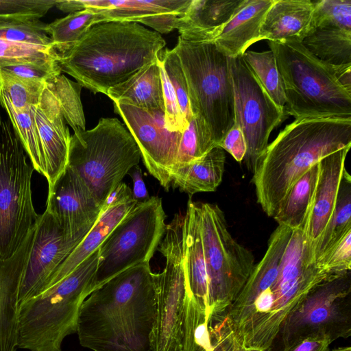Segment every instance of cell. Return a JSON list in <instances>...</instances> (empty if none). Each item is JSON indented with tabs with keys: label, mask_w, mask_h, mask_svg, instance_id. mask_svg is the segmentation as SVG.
Segmentation results:
<instances>
[{
	"label": "cell",
	"mask_w": 351,
	"mask_h": 351,
	"mask_svg": "<svg viewBox=\"0 0 351 351\" xmlns=\"http://www.w3.org/2000/svg\"><path fill=\"white\" fill-rule=\"evenodd\" d=\"M155 315L154 273L132 266L93 291L80 309V345L92 351H149Z\"/></svg>",
	"instance_id": "cell-1"
},
{
	"label": "cell",
	"mask_w": 351,
	"mask_h": 351,
	"mask_svg": "<svg viewBox=\"0 0 351 351\" xmlns=\"http://www.w3.org/2000/svg\"><path fill=\"white\" fill-rule=\"evenodd\" d=\"M166 42L161 34L134 22L93 25L68 51L58 54L62 71L94 94L125 82L156 61Z\"/></svg>",
	"instance_id": "cell-2"
},
{
	"label": "cell",
	"mask_w": 351,
	"mask_h": 351,
	"mask_svg": "<svg viewBox=\"0 0 351 351\" xmlns=\"http://www.w3.org/2000/svg\"><path fill=\"white\" fill-rule=\"evenodd\" d=\"M351 146V118L297 119L270 143L253 173L257 202L274 217L295 182L324 157Z\"/></svg>",
	"instance_id": "cell-3"
},
{
	"label": "cell",
	"mask_w": 351,
	"mask_h": 351,
	"mask_svg": "<svg viewBox=\"0 0 351 351\" xmlns=\"http://www.w3.org/2000/svg\"><path fill=\"white\" fill-rule=\"evenodd\" d=\"M97 249L70 274L42 288L18 306L17 347L30 351H61L77 331L80 309L96 289Z\"/></svg>",
	"instance_id": "cell-4"
},
{
	"label": "cell",
	"mask_w": 351,
	"mask_h": 351,
	"mask_svg": "<svg viewBox=\"0 0 351 351\" xmlns=\"http://www.w3.org/2000/svg\"><path fill=\"white\" fill-rule=\"evenodd\" d=\"M281 75L287 112L297 119L351 118V91L328 64L302 43L269 41Z\"/></svg>",
	"instance_id": "cell-5"
},
{
	"label": "cell",
	"mask_w": 351,
	"mask_h": 351,
	"mask_svg": "<svg viewBox=\"0 0 351 351\" xmlns=\"http://www.w3.org/2000/svg\"><path fill=\"white\" fill-rule=\"evenodd\" d=\"M173 49L186 81L191 112L206 123L218 146L235 122L228 57L213 41L191 42L180 36Z\"/></svg>",
	"instance_id": "cell-6"
},
{
	"label": "cell",
	"mask_w": 351,
	"mask_h": 351,
	"mask_svg": "<svg viewBox=\"0 0 351 351\" xmlns=\"http://www.w3.org/2000/svg\"><path fill=\"white\" fill-rule=\"evenodd\" d=\"M141 159L140 149L127 128L117 118H101L93 129L71 135L67 165L103 206Z\"/></svg>",
	"instance_id": "cell-7"
},
{
	"label": "cell",
	"mask_w": 351,
	"mask_h": 351,
	"mask_svg": "<svg viewBox=\"0 0 351 351\" xmlns=\"http://www.w3.org/2000/svg\"><path fill=\"white\" fill-rule=\"evenodd\" d=\"M34 169L9 119L0 112V259L12 257L40 219L32 201Z\"/></svg>",
	"instance_id": "cell-8"
},
{
	"label": "cell",
	"mask_w": 351,
	"mask_h": 351,
	"mask_svg": "<svg viewBox=\"0 0 351 351\" xmlns=\"http://www.w3.org/2000/svg\"><path fill=\"white\" fill-rule=\"evenodd\" d=\"M197 206L211 323L223 318L240 293L255 266L254 256L232 236L219 206L199 202Z\"/></svg>",
	"instance_id": "cell-9"
},
{
	"label": "cell",
	"mask_w": 351,
	"mask_h": 351,
	"mask_svg": "<svg viewBox=\"0 0 351 351\" xmlns=\"http://www.w3.org/2000/svg\"><path fill=\"white\" fill-rule=\"evenodd\" d=\"M82 86L63 74L46 82L38 103L32 106L45 164L48 189L68 165L71 134L86 130L81 101Z\"/></svg>",
	"instance_id": "cell-10"
},
{
	"label": "cell",
	"mask_w": 351,
	"mask_h": 351,
	"mask_svg": "<svg viewBox=\"0 0 351 351\" xmlns=\"http://www.w3.org/2000/svg\"><path fill=\"white\" fill-rule=\"evenodd\" d=\"M184 215L167 225L158 250L165 258L162 272L154 273L155 315L149 351H182V326L188 291L184 263Z\"/></svg>",
	"instance_id": "cell-11"
},
{
	"label": "cell",
	"mask_w": 351,
	"mask_h": 351,
	"mask_svg": "<svg viewBox=\"0 0 351 351\" xmlns=\"http://www.w3.org/2000/svg\"><path fill=\"white\" fill-rule=\"evenodd\" d=\"M161 198L138 202L99 247L96 289L121 271L149 263L167 228Z\"/></svg>",
	"instance_id": "cell-12"
},
{
	"label": "cell",
	"mask_w": 351,
	"mask_h": 351,
	"mask_svg": "<svg viewBox=\"0 0 351 351\" xmlns=\"http://www.w3.org/2000/svg\"><path fill=\"white\" fill-rule=\"evenodd\" d=\"M351 336V274L330 276L317 286L282 325L271 351L309 337L332 343Z\"/></svg>",
	"instance_id": "cell-13"
},
{
	"label": "cell",
	"mask_w": 351,
	"mask_h": 351,
	"mask_svg": "<svg viewBox=\"0 0 351 351\" xmlns=\"http://www.w3.org/2000/svg\"><path fill=\"white\" fill-rule=\"evenodd\" d=\"M234 90L235 123L243 134L247 169L254 173L265 153L272 130L282 121L285 108L268 95L242 56L228 58Z\"/></svg>",
	"instance_id": "cell-14"
},
{
	"label": "cell",
	"mask_w": 351,
	"mask_h": 351,
	"mask_svg": "<svg viewBox=\"0 0 351 351\" xmlns=\"http://www.w3.org/2000/svg\"><path fill=\"white\" fill-rule=\"evenodd\" d=\"M113 104L115 113L134 138L144 165L169 191L182 132L169 130L164 110H149L119 102Z\"/></svg>",
	"instance_id": "cell-15"
},
{
	"label": "cell",
	"mask_w": 351,
	"mask_h": 351,
	"mask_svg": "<svg viewBox=\"0 0 351 351\" xmlns=\"http://www.w3.org/2000/svg\"><path fill=\"white\" fill-rule=\"evenodd\" d=\"M102 207L80 176L68 165L48 189L46 210L66 240L76 246L95 224Z\"/></svg>",
	"instance_id": "cell-16"
},
{
	"label": "cell",
	"mask_w": 351,
	"mask_h": 351,
	"mask_svg": "<svg viewBox=\"0 0 351 351\" xmlns=\"http://www.w3.org/2000/svg\"><path fill=\"white\" fill-rule=\"evenodd\" d=\"M52 215L45 209L37 223L34 241L23 271L19 305L35 295L75 249Z\"/></svg>",
	"instance_id": "cell-17"
},
{
	"label": "cell",
	"mask_w": 351,
	"mask_h": 351,
	"mask_svg": "<svg viewBox=\"0 0 351 351\" xmlns=\"http://www.w3.org/2000/svg\"><path fill=\"white\" fill-rule=\"evenodd\" d=\"M137 203L131 189L121 182L106 200L102 213L92 229L49 277L41 289L64 278L99 249L111 231Z\"/></svg>",
	"instance_id": "cell-18"
},
{
	"label": "cell",
	"mask_w": 351,
	"mask_h": 351,
	"mask_svg": "<svg viewBox=\"0 0 351 351\" xmlns=\"http://www.w3.org/2000/svg\"><path fill=\"white\" fill-rule=\"evenodd\" d=\"M350 148L341 149L317 163L318 173L313 200L304 228L306 239L313 254L333 213Z\"/></svg>",
	"instance_id": "cell-19"
},
{
	"label": "cell",
	"mask_w": 351,
	"mask_h": 351,
	"mask_svg": "<svg viewBox=\"0 0 351 351\" xmlns=\"http://www.w3.org/2000/svg\"><path fill=\"white\" fill-rule=\"evenodd\" d=\"M36 228L10 258L0 259V351H16L18 297Z\"/></svg>",
	"instance_id": "cell-20"
},
{
	"label": "cell",
	"mask_w": 351,
	"mask_h": 351,
	"mask_svg": "<svg viewBox=\"0 0 351 351\" xmlns=\"http://www.w3.org/2000/svg\"><path fill=\"white\" fill-rule=\"evenodd\" d=\"M191 0H56L55 6L64 12L90 8L108 21L139 23L146 17L160 14L182 15ZM140 24V23H139Z\"/></svg>",
	"instance_id": "cell-21"
},
{
	"label": "cell",
	"mask_w": 351,
	"mask_h": 351,
	"mask_svg": "<svg viewBox=\"0 0 351 351\" xmlns=\"http://www.w3.org/2000/svg\"><path fill=\"white\" fill-rule=\"evenodd\" d=\"M292 230L287 226L278 225L272 232L263 258L255 265L240 293L225 312L223 318L226 321L236 317L258 294L271 287L278 276L279 266Z\"/></svg>",
	"instance_id": "cell-22"
},
{
	"label": "cell",
	"mask_w": 351,
	"mask_h": 351,
	"mask_svg": "<svg viewBox=\"0 0 351 351\" xmlns=\"http://www.w3.org/2000/svg\"><path fill=\"white\" fill-rule=\"evenodd\" d=\"M311 0H274L260 29V40L302 43L313 30Z\"/></svg>",
	"instance_id": "cell-23"
},
{
	"label": "cell",
	"mask_w": 351,
	"mask_h": 351,
	"mask_svg": "<svg viewBox=\"0 0 351 351\" xmlns=\"http://www.w3.org/2000/svg\"><path fill=\"white\" fill-rule=\"evenodd\" d=\"M274 0H243L232 18L214 39L216 47L228 58L243 56L260 40V29Z\"/></svg>",
	"instance_id": "cell-24"
},
{
	"label": "cell",
	"mask_w": 351,
	"mask_h": 351,
	"mask_svg": "<svg viewBox=\"0 0 351 351\" xmlns=\"http://www.w3.org/2000/svg\"><path fill=\"white\" fill-rule=\"evenodd\" d=\"M243 0H191L180 16L176 29L191 42L213 41L232 18Z\"/></svg>",
	"instance_id": "cell-25"
},
{
	"label": "cell",
	"mask_w": 351,
	"mask_h": 351,
	"mask_svg": "<svg viewBox=\"0 0 351 351\" xmlns=\"http://www.w3.org/2000/svg\"><path fill=\"white\" fill-rule=\"evenodd\" d=\"M184 263L188 291L209 315L208 281L199 210L197 202L191 200L188 202L184 219Z\"/></svg>",
	"instance_id": "cell-26"
},
{
	"label": "cell",
	"mask_w": 351,
	"mask_h": 351,
	"mask_svg": "<svg viewBox=\"0 0 351 351\" xmlns=\"http://www.w3.org/2000/svg\"><path fill=\"white\" fill-rule=\"evenodd\" d=\"M113 102L149 110H164L165 102L160 71L157 60L138 71L125 82L108 90Z\"/></svg>",
	"instance_id": "cell-27"
},
{
	"label": "cell",
	"mask_w": 351,
	"mask_h": 351,
	"mask_svg": "<svg viewBox=\"0 0 351 351\" xmlns=\"http://www.w3.org/2000/svg\"><path fill=\"white\" fill-rule=\"evenodd\" d=\"M225 163L223 149L215 147L203 157L178 169L172 177L171 187L190 195L214 191L222 182Z\"/></svg>",
	"instance_id": "cell-28"
},
{
	"label": "cell",
	"mask_w": 351,
	"mask_h": 351,
	"mask_svg": "<svg viewBox=\"0 0 351 351\" xmlns=\"http://www.w3.org/2000/svg\"><path fill=\"white\" fill-rule=\"evenodd\" d=\"M318 173L317 163L292 186L274 219L291 230L304 228L313 203Z\"/></svg>",
	"instance_id": "cell-29"
},
{
	"label": "cell",
	"mask_w": 351,
	"mask_h": 351,
	"mask_svg": "<svg viewBox=\"0 0 351 351\" xmlns=\"http://www.w3.org/2000/svg\"><path fill=\"white\" fill-rule=\"evenodd\" d=\"M350 231H351V177L345 169L333 213L313 250L315 263L336 246Z\"/></svg>",
	"instance_id": "cell-30"
},
{
	"label": "cell",
	"mask_w": 351,
	"mask_h": 351,
	"mask_svg": "<svg viewBox=\"0 0 351 351\" xmlns=\"http://www.w3.org/2000/svg\"><path fill=\"white\" fill-rule=\"evenodd\" d=\"M302 44L316 58L332 66L351 64V32L315 28Z\"/></svg>",
	"instance_id": "cell-31"
},
{
	"label": "cell",
	"mask_w": 351,
	"mask_h": 351,
	"mask_svg": "<svg viewBox=\"0 0 351 351\" xmlns=\"http://www.w3.org/2000/svg\"><path fill=\"white\" fill-rule=\"evenodd\" d=\"M0 104L6 111L34 170L45 178V158L32 107L23 110L15 109L1 86Z\"/></svg>",
	"instance_id": "cell-32"
},
{
	"label": "cell",
	"mask_w": 351,
	"mask_h": 351,
	"mask_svg": "<svg viewBox=\"0 0 351 351\" xmlns=\"http://www.w3.org/2000/svg\"><path fill=\"white\" fill-rule=\"evenodd\" d=\"M99 23V14L86 8L47 24L46 32L53 47L60 54L73 47L93 25Z\"/></svg>",
	"instance_id": "cell-33"
},
{
	"label": "cell",
	"mask_w": 351,
	"mask_h": 351,
	"mask_svg": "<svg viewBox=\"0 0 351 351\" xmlns=\"http://www.w3.org/2000/svg\"><path fill=\"white\" fill-rule=\"evenodd\" d=\"M210 317L205 308L187 291L182 326V351H211Z\"/></svg>",
	"instance_id": "cell-34"
},
{
	"label": "cell",
	"mask_w": 351,
	"mask_h": 351,
	"mask_svg": "<svg viewBox=\"0 0 351 351\" xmlns=\"http://www.w3.org/2000/svg\"><path fill=\"white\" fill-rule=\"evenodd\" d=\"M215 147L218 146L206 123L193 115L182 132L171 179L178 169L203 157Z\"/></svg>",
	"instance_id": "cell-35"
},
{
	"label": "cell",
	"mask_w": 351,
	"mask_h": 351,
	"mask_svg": "<svg viewBox=\"0 0 351 351\" xmlns=\"http://www.w3.org/2000/svg\"><path fill=\"white\" fill-rule=\"evenodd\" d=\"M242 56L274 102L285 108V86L273 51L271 49L262 52L246 51Z\"/></svg>",
	"instance_id": "cell-36"
},
{
	"label": "cell",
	"mask_w": 351,
	"mask_h": 351,
	"mask_svg": "<svg viewBox=\"0 0 351 351\" xmlns=\"http://www.w3.org/2000/svg\"><path fill=\"white\" fill-rule=\"evenodd\" d=\"M45 83L21 79L0 69V86L19 110L30 109L38 103Z\"/></svg>",
	"instance_id": "cell-37"
},
{
	"label": "cell",
	"mask_w": 351,
	"mask_h": 351,
	"mask_svg": "<svg viewBox=\"0 0 351 351\" xmlns=\"http://www.w3.org/2000/svg\"><path fill=\"white\" fill-rule=\"evenodd\" d=\"M47 25L40 19L0 22V38L15 43L53 47L46 32Z\"/></svg>",
	"instance_id": "cell-38"
},
{
	"label": "cell",
	"mask_w": 351,
	"mask_h": 351,
	"mask_svg": "<svg viewBox=\"0 0 351 351\" xmlns=\"http://www.w3.org/2000/svg\"><path fill=\"white\" fill-rule=\"evenodd\" d=\"M313 2V29L336 28L351 32V0H319Z\"/></svg>",
	"instance_id": "cell-39"
},
{
	"label": "cell",
	"mask_w": 351,
	"mask_h": 351,
	"mask_svg": "<svg viewBox=\"0 0 351 351\" xmlns=\"http://www.w3.org/2000/svg\"><path fill=\"white\" fill-rule=\"evenodd\" d=\"M58 60L53 47L11 42L0 38V66Z\"/></svg>",
	"instance_id": "cell-40"
},
{
	"label": "cell",
	"mask_w": 351,
	"mask_h": 351,
	"mask_svg": "<svg viewBox=\"0 0 351 351\" xmlns=\"http://www.w3.org/2000/svg\"><path fill=\"white\" fill-rule=\"evenodd\" d=\"M158 57L174 89L184 128L192 118L187 84L179 58L173 49L162 50ZM184 128V129H185Z\"/></svg>",
	"instance_id": "cell-41"
},
{
	"label": "cell",
	"mask_w": 351,
	"mask_h": 351,
	"mask_svg": "<svg viewBox=\"0 0 351 351\" xmlns=\"http://www.w3.org/2000/svg\"><path fill=\"white\" fill-rule=\"evenodd\" d=\"M56 0H0V22L40 19Z\"/></svg>",
	"instance_id": "cell-42"
},
{
	"label": "cell",
	"mask_w": 351,
	"mask_h": 351,
	"mask_svg": "<svg viewBox=\"0 0 351 351\" xmlns=\"http://www.w3.org/2000/svg\"><path fill=\"white\" fill-rule=\"evenodd\" d=\"M3 71L21 79L46 82L60 74L57 60L0 66Z\"/></svg>",
	"instance_id": "cell-43"
},
{
	"label": "cell",
	"mask_w": 351,
	"mask_h": 351,
	"mask_svg": "<svg viewBox=\"0 0 351 351\" xmlns=\"http://www.w3.org/2000/svg\"><path fill=\"white\" fill-rule=\"evenodd\" d=\"M317 263L330 276H341L351 269V231Z\"/></svg>",
	"instance_id": "cell-44"
},
{
	"label": "cell",
	"mask_w": 351,
	"mask_h": 351,
	"mask_svg": "<svg viewBox=\"0 0 351 351\" xmlns=\"http://www.w3.org/2000/svg\"><path fill=\"white\" fill-rule=\"evenodd\" d=\"M157 61L162 80L167 124L169 130L182 132L185 128L174 89L158 56Z\"/></svg>",
	"instance_id": "cell-45"
},
{
	"label": "cell",
	"mask_w": 351,
	"mask_h": 351,
	"mask_svg": "<svg viewBox=\"0 0 351 351\" xmlns=\"http://www.w3.org/2000/svg\"><path fill=\"white\" fill-rule=\"evenodd\" d=\"M218 147L227 151L237 162L243 160L247 146L242 130L237 123L227 132Z\"/></svg>",
	"instance_id": "cell-46"
},
{
	"label": "cell",
	"mask_w": 351,
	"mask_h": 351,
	"mask_svg": "<svg viewBox=\"0 0 351 351\" xmlns=\"http://www.w3.org/2000/svg\"><path fill=\"white\" fill-rule=\"evenodd\" d=\"M210 334L213 348L211 351H232L235 345L233 332L223 319L210 323Z\"/></svg>",
	"instance_id": "cell-47"
},
{
	"label": "cell",
	"mask_w": 351,
	"mask_h": 351,
	"mask_svg": "<svg viewBox=\"0 0 351 351\" xmlns=\"http://www.w3.org/2000/svg\"><path fill=\"white\" fill-rule=\"evenodd\" d=\"M331 343L326 339L309 337L295 342L280 351H330Z\"/></svg>",
	"instance_id": "cell-48"
},
{
	"label": "cell",
	"mask_w": 351,
	"mask_h": 351,
	"mask_svg": "<svg viewBox=\"0 0 351 351\" xmlns=\"http://www.w3.org/2000/svg\"><path fill=\"white\" fill-rule=\"evenodd\" d=\"M132 173L133 181L132 195L138 202H141L149 198L146 186L143 180L141 169L137 166Z\"/></svg>",
	"instance_id": "cell-49"
},
{
	"label": "cell",
	"mask_w": 351,
	"mask_h": 351,
	"mask_svg": "<svg viewBox=\"0 0 351 351\" xmlns=\"http://www.w3.org/2000/svg\"><path fill=\"white\" fill-rule=\"evenodd\" d=\"M232 351H246V348L235 340V345Z\"/></svg>",
	"instance_id": "cell-50"
},
{
	"label": "cell",
	"mask_w": 351,
	"mask_h": 351,
	"mask_svg": "<svg viewBox=\"0 0 351 351\" xmlns=\"http://www.w3.org/2000/svg\"><path fill=\"white\" fill-rule=\"evenodd\" d=\"M332 351H351V348L350 346L340 347V348H337Z\"/></svg>",
	"instance_id": "cell-51"
},
{
	"label": "cell",
	"mask_w": 351,
	"mask_h": 351,
	"mask_svg": "<svg viewBox=\"0 0 351 351\" xmlns=\"http://www.w3.org/2000/svg\"><path fill=\"white\" fill-rule=\"evenodd\" d=\"M246 351H270V350H264L256 348H246Z\"/></svg>",
	"instance_id": "cell-52"
}]
</instances>
